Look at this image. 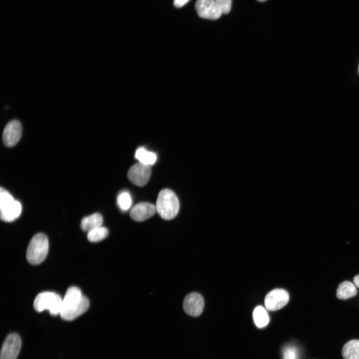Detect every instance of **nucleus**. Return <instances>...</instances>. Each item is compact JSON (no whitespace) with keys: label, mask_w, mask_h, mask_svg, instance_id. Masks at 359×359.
<instances>
[{"label":"nucleus","mask_w":359,"mask_h":359,"mask_svg":"<svg viewBox=\"0 0 359 359\" xmlns=\"http://www.w3.org/2000/svg\"><path fill=\"white\" fill-rule=\"evenodd\" d=\"M89 301L81 290L75 286L69 287L62 299L60 316L66 321H72L84 313L89 308Z\"/></svg>","instance_id":"1"},{"label":"nucleus","mask_w":359,"mask_h":359,"mask_svg":"<svg viewBox=\"0 0 359 359\" xmlns=\"http://www.w3.org/2000/svg\"><path fill=\"white\" fill-rule=\"evenodd\" d=\"M354 283L356 286V287L359 288V274L356 275L354 278Z\"/></svg>","instance_id":"23"},{"label":"nucleus","mask_w":359,"mask_h":359,"mask_svg":"<svg viewBox=\"0 0 359 359\" xmlns=\"http://www.w3.org/2000/svg\"><path fill=\"white\" fill-rule=\"evenodd\" d=\"M151 175L150 165L138 163L133 165L129 170L127 177L129 180L138 186L147 184Z\"/></svg>","instance_id":"6"},{"label":"nucleus","mask_w":359,"mask_h":359,"mask_svg":"<svg viewBox=\"0 0 359 359\" xmlns=\"http://www.w3.org/2000/svg\"><path fill=\"white\" fill-rule=\"evenodd\" d=\"M189 0H174L173 4L177 7H181L185 5Z\"/></svg>","instance_id":"22"},{"label":"nucleus","mask_w":359,"mask_h":359,"mask_svg":"<svg viewBox=\"0 0 359 359\" xmlns=\"http://www.w3.org/2000/svg\"><path fill=\"white\" fill-rule=\"evenodd\" d=\"M103 221L102 216L99 213H95L83 218L80 226L83 231L89 232L102 226Z\"/></svg>","instance_id":"14"},{"label":"nucleus","mask_w":359,"mask_h":359,"mask_svg":"<svg viewBox=\"0 0 359 359\" xmlns=\"http://www.w3.org/2000/svg\"><path fill=\"white\" fill-rule=\"evenodd\" d=\"M257 0L259 1H260V2H264V1H265L267 0Z\"/></svg>","instance_id":"24"},{"label":"nucleus","mask_w":359,"mask_h":359,"mask_svg":"<svg viewBox=\"0 0 359 359\" xmlns=\"http://www.w3.org/2000/svg\"><path fill=\"white\" fill-rule=\"evenodd\" d=\"M20 203L14 200L10 193L4 188L0 190V215L1 219L5 222H11L16 220L21 212Z\"/></svg>","instance_id":"4"},{"label":"nucleus","mask_w":359,"mask_h":359,"mask_svg":"<svg viewBox=\"0 0 359 359\" xmlns=\"http://www.w3.org/2000/svg\"><path fill=\"white\" fill-rule=\"evenodd\" d=\"M49 249V242L47 236L39 233L31 239L27 248L26 257L27 261L32 265L42 263L46 258Z\"/></svg>","instance_id":"3"},{"label":"nucleus","mask_w":359,"mask_h":359,"mask_svg":"<svg viewBox=\"0 0 359 359\" xmlns=\"http://www.w3.org/2000/svg\"><path fill=\"white\" fill-rule=\"evenodd\" d=\"M288 293L282 289H276L269 292L265 297L264 303L266 309L269 311H276L288 302Z\"/></svg>","instance_id":"9"},{"label":"nucleus","mask_w":359,"mask_h":359,"mask_svg":"<svg viewBox=\"0 0 359 359\" xmlns=\"http://www.w3.org/2000/svg\"><path fill=\"white\" fill-rule=\"evenodd\" d=\"M135 158L140 163L150 166L153 165L157 160L155 153L148 151L143 148H140L137 150Z\"/></svg>","instance_id":"17"},{"label":"nucleus","mask_w":359,"mask_h":359,"mask_svg":"<svg viewBox=\"0 0 359 359\" xmlns=\"http://www.w3.org/2000/svg\"><path fill=\"white\" fill-rule=\"evenodd\" d=\"M357 294L356 286L349 281L340 283L337 291V297L341 300H346L355 296Z\"/></svg>","instance_id":"13"},{"label":"nucleus","mask_w":359,"mask_h":359,"mask_svg":"<svg viewBox=\"0 0 359 359\" xmlns=\"http://www.w3.org/2000/svg\"><path fill=\"white\" fill-rule=\"evenodd\" d=\"M22 135V126L17 120H12L7 123L2 133V141L7 147L15 146Z\"/></svg>","instance_id":"10"},{"label":"nucleus","mask_w":359,"mask_h":359,"mask_svg":"<svg viewBox=\"0 0 359 359\" xmlns=\"http://www.w3.org/2000/svg\"><path fill=\"white\" fill-rule=\"evenodd\" d=\"M254 323L258 328H263L267 325L269 319L266 310L263 307H256L253 312Z\"/></svg>","instance_id":"16"},{"label":"nucleus","mask_w":359,"mask_h":359,"mask_svg":"<svg viewBox=\"0 0 359 359\" xmlns=\"http://www.w3.org/2000/svg\"><path fill=\"white\" fill-rule=\"evenodd\" d=\"M222 13L227 14L230 11L231 0H215Z\"/></svg>","instance_id":"21"},{"label":"nucleus","mask_w":359,"mask_h":359,"mask_svg":"<svg viewBox=\"0 0 359 359\" xmlns=\"http://www.w3.org/2000/svg\"><path fill=\"white\" fill-rule=\"evenodd\" d=\"M155 206L156 212L163 219L171 220L177 215L180 203L176 194L171 189L165 188L159 192Z\"/></svg>","instance_id":"2"},{"label":"nucleus","mask_w":359,"mask_h":359,"mask_svg":"<svg viewBox=\"0 0 359 359\" xmlns=\"http://www.w3.org/2000/svg\"><path fill=\"white\" fill-rule=\"evenodd\" d=\"M344 359H359V340H353L347 342L342 349Z\"/></svg>","instance_id":"15"},{"label":"nucleus","mask_w":359,"mask_h":359,"mask_svg":"<svg viewBox=\"0 0 359 359\" xmlns=\"http://www.w3.org/2000/svg\"><path fill=\"white\" fill-rule=\"evenodd\" d=\"M195 8L198 16L203 18L215 20L222 13L215 0H197Z\"/></svg>","instance_id":"7"},{"label":"nucleus","mask_w":359,"mask_h":359,"mask_svg":"<svg viewBox=\"0 0 359 359\" xmlns=\"http://www.w3.org/2000/svg\"><path fill=\"white\" fill-rule=\"evenodd\" d=\"M283 359H299L298 348L292 345L286 346L282 351Z\"/></svg>","instance_id":"20"},{"label":"nucleus","mask_w":359,"mask_h":359,"mask_svg":"<svg viewBox=\"0 0 359 359\" xmlns=\"http://www.w3.org/2000/svg\"><path fill=\"white\" fill-rule=\"evenodd\" d=\"M117 202L119 207L122 211L128 210L132 204V198L130 193L127 191L120 192L118 195Z\"/></svg>","instance_id":"19"},{"label":"nucleus","mask_w":359,"mask_h":359,"mask_svg":"<svg viewBox=\"0 0 359 359\" xmlns=\"http://www.w3.org/2000/svg\"><path fill=\"white\" fill-rule=\"evenodd\" d=\"M156 212V206L152 203L144 202L135 205L131 209L130 215L135 221H144L153 216Z\"/></svg>","instance_id":"12"},{"label":"nucleus","mask_w":359,"mask_h":359,"mask_svg":"<svg viewBox=\"0 0 359 359\" xmlns=\"http://www.w3.org/2000/svg\"><path fill=\"white\" fill-rule=\"evenodd\" d=\"M21 346V341L18 335L15 333L9 334L2 346L0 359H16Z\"/></svg>","instance_id":"8"},{"label":"nucleus","mask_w":359,"mask_h":359,"mask_svg":"<svg viewBox=\"0 0 359 359\" xmlns=\"http://www.w3.org/2000/svg\"><path fill=\"white\" fill-rule=\"evenodd\" d=\"M62 299L58 294L43 292L38 294L34 299L33 307L37 312L48 310L52 315H60Z\"/></svg>","instance_id":"5"},{"label":"nucleus","mask_w":359,"mask_h":359,"mask_svg":"<svg viewBox=\"0 0 359 359\" xmlns=\"http://www.w3.org/2000/svg\"><path fill=\"white\" fill-rule=\"evenodd\" d=\"M108 235L107 228L101 226L88 232L87 239L91 242H98L105 239Z\"/></svg>","instance_id":"18"},{"label":"nucleus","mask_w":359,"mask_h":359,"mask_svg":"<svg viewBox=\"0 0 359 359\" xmlns=\"http://www.w3.org/2000/svg\"><path fill=\"white\" fill-rule=\"evenodd\" d=\"M204 308V300L198 293L192 292L185 296L183 302V309L188 315L198 317L202 313Z\"/></svg>","instance_id":"11"}]
</instances>
